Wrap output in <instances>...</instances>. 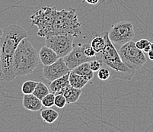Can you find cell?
I'll return each mask as SVG.
<instances>
[{
  "label": "cell",
  "instance_id": "cell-32",
  "mask_svg": "<svg viewBox=\"0 0 153 132\" xmlns=\"http://www.w3.org/2000/svg\"><path fill=\"white\" fill-rule=\"evenodd\" d=\"M151 51H153V43H151Z\"/></svg>",
  "mask_w": 153,
  "mask_h": 132
},
{
  "label": "cell",
  "instance_id": "cell-10",
  "mask_svg": "<svg viewBox=\"0 0 153 132\" xmlns=\"http://www.w3.org/2000/svg\"><path fill=\"white\" fill-rule=\"evenodd\" d=\"M62 58H63V60L66 64V66H68V68L70 70H72L73 69L77 67L78 66L81 65L82 63H85V62H89L90 60H92V58L87 57L82 52L80 44L75 46L73 49L66 56Z\"/></svg>",
  "mask_w": 153,
  "mask_h": 132
},
{
  "label": "cell",
  "instance_id": "cell-6",
  "mask_svg": "<svg viewBox=\"0 0 153 132\" xmlns=\"http://www.w3.org/2000/svg\"><path fill=\"white\" fill-rule=\"evenodd\" d=\"M118 53L123 63L128 67L136 71L146 63V57L144 52L136 48V44L133 41L121 46L118 50Z\"/></svg>",
  "mask_w": 153,
  "mask_h": 132
},
{
  "label": "cell",
  "instance_id": "cell-29",
  "mask_svg": "<svg viewBox=\"0 0 153 132\" xmlns=\"http://www.w3.org/2000/svg\"><path fill=\"white\" fill-rule=\"evenodd\" d=\"M150 51H151V44H149V45H147L146 47V48H145L143 50V52H144V53H146V54H147V53L149 52Z\"/></svg>",
  "mask_w": 153,
  "mask_h": 132
},
{
  "label": "cell",
  "instance_id": "cell-31",
  "mask_svg": "<svg viewBox=\"0 0 153 132\" xmlns=\"http://www.w3.org/2000/svg\"><path fill=\"white\" fill-rule=\"evenodd\" d=\"M2 34H3V30L0 28V37H1V36L2 35Z\"/></svg>",
  "mask_w": 153,
  "mask_h": 132
},
{
  "label": "cell",
  "instance_id": "cell-13",
  "mask_svg": "<svg viewBox=\"0 0 153 132\" xmlns=\"http://www.w3.org/2000/svg\"><path fill=\"white\" fill-rule=\"evenodd\" d=\"M58 94H62L65 96L67 104H72L76 102L80 98L82 89L74 88L70 84L62 89Z\"/></svg>",
  "mask_w": 153,
  "mask_h": 132
},
{
  "label": "cell",
  "instance_id": "cell-23",
  "mask_svg": "<svg viewBox=\"0 0 153 132\" xmlns=\"http://www.w3.org/2000/svg\"><path fill=\"white\" fill-rule=\"evenodd\" d=\"M67 104L65 96L62 94H56L55 95V98H54V105L59 108H62L66 106Z\"/></svg>",
  "mask_w": 153,
  "mask_h": 132
},
{
  "label": "cell",
  "instance_id": "cell-1",
  "mask_svg": "<svg viewBox=\"0 0 153 132\" xmlns=\"http://www.w3.org/2000/svg\"><path fill=\"white\" fill-rule=\"evenodd\" d=\"M28 33L25 29L18 25H12L5 28L2 35L1 60H2V80L12 81L15 76L13 71V57L19 43Z\"/></svg>",
  "mask_w": 153,
  "mask_h": 132
},
{
  "label": "cell",
  "instance_id": "cell-22",
  "mask_svg": "<svg viewBox=\"0 0 153 132\" xmlns=\"http://www.w3.org/2000/svg\"><path fill=\"white\" fill-rule=\"evenodd\" d=\"M81 49L82 51V52L85 54L87 57H94L96 55V52L94 51V50L93 49V48L91 47V44H84L81 45Z\"/></svg>",
  "mask_w": 153,
  "mask_h": 132
},
{
  "label": "cell",
  "instance_id": "cell-4",
  "mask_svg": "<svg viewBox=\"0 0 153 132\" xmlns=\"http://www.w3.org/2000/svg\"><path fill=\"white\" fill-rule=\"evenodd\" d=\"M82 24L75 9L57 10L53 25L52 34H68L74 37L82 34Z\"/></svg>",
  "mask_w": 153,
  "mask_h": 132
},
{
  "label": "cell",
  "instance_id": "cell-11",
  "mask_svg": "<svg viewBox=\"0 0 153 132\" xmlns=\"http://www.w3.org/2000/svg\"><path fill=\"white\" fill-rule=\"evenodd\" d=\"M22 105L25 109L32 112L41 110L43 107L41 100L33 94H24L22 98Z\"/></svg>",
  "mask_w": 153,
  "mask_h": 132
},
{
  "label": "cell",
  "instance_id": "cell-3",
  "mask_svg": "<svg viewBox=\"0 0 153 132\" xmlns=\"http://www.w3.org/2000/svg\"><path fill=\"white\" fill-rule=\"evenodd\" d=\"M41 63L39 54L27 37L18 46L13 57V71L15 77L30 74Z\"/></svg>",
  "mask_w": 153,
  "mask_h": 132
},
{
  "label": "cell",
  "instance_id": "cell-12",
  "mask_svg": "<svg viewBox=\"0 0 153 132\" xmlns=\"http://www.w3.org/2000/svg\"><path fill=\"white\" fill-rule=\"evenodd\" d=\"M38 54L41 63L44 66L52 64V63H55L56 61L59 58L56 53L53 51L51 48H48L47 46L42 47Z\"/></svg>",
  "mask_w": 153,
  "mask_h": 132
},
{
  "label": "cell",
  "instance_id": "cell-2",
  "mask_svg": "<svg viewBox=\"0 0 153 132\" xmlns=\"http://www.w3.org/2000/svg\"><path fill=\"white\" fill-rule=\"evenodd\" d=\"M103 37L105 39L106 45L102 51L96 53L94 57L101 60L103 66L109 69L113 77L124 80H130L134 76L136 70L128 67L120 57L117 49L111 43L108 37V32H104Z\"/></svg>",
  "mask_w": 153,
  "mask_h": 132
},
{
  "label": "cell",
  "instance_id": "cell-27",
  "mask_svg": "<svg viewBox=\"0 0 153 132\" xmlns=\"http://www.w3.org/2000/svg\"><path fill=\"white\" fill-rule=\"evenodd\" d=\"M1 44H2V36L0 37V80H2V60H1Z\"/></svg>",
  "mask_w": 153,
  "mask_h": 132
},
{
  "label": "cell",
  "instance_id": "cell-15",
  "mask_svg": "<svg viewBox=\"0 0 153 132\" xmlns=\"http://www.w3.org/2000/svg\"><path fill=\"white\" fill-rule=\"evenodd\" d=\"M69 84L74 88L82 89L87 85V83H88L89 80H88L82 76H80L71 70L69 75Z\"/></svg>",
  "mask_w": 153,
  "mask_h": 132
},
{
  "label": "cell",
  "instance_id": "cell-28",
  "mask_svg": "<svg viewBox=\"0 0 153 132\" xmlns=\"http://www.w3.org/2000/svg\"><path fill=\"white\" fill-rule=\"evenodd\" d=\"M85 2H87L88 4H91V5H96V4H98V2H99V0H84Z\"/></svg>",
  "mask_w": 153,
  "mask_h": 132
},
{
  "label": "cell",
  "instance_id": "cell-26",
  "mask_svg": "<svg viewBox=\"0 0 153 132\" xmlns=\"http://www.w3.org/2000/svg\"><path fill=\"white\" fill-rule=\"evenodd\" d=\"M135 44H136V48L143 51L147 45L151 44V42L147 39H140L136 41V42H135Z\"/></svg>",
  "mask_w": 153,
  "mask_h": 132
},
{
  "label": "cell",
  "instance_id": "cell-24",
  "mask_svg": "<svg viewBox=\"0 0 153 132\" xmlns=\"http://www.w3.org/2000/svg\"><path fill=\"white\" fill-rule=\"evenodd\" d=\"M110 76H111V73L108 68L102 66L98 71V77L99 78V80L105 81L110 78Z\"/></svg>",
  "mask_w": 153,
  "mask_h": 132
},
{
  "label": "cell",
  "instance_id": "cell-17",
  "mask_svg": "<svg viewBox=\"0 0 153 132\" xmlns=\"http://www.w3.org/2000/svg\"><path fill=\"white\" fill-rule=\"evenodd\" d=\"M41 116L43 120L48 124L55 122L59 118V113L52 108H46L41 111Z\"/></svg>",
  "mask_w": 153,
  "mask_h": 132
},
{
  "label": "cell",
  "instance_id": "cell-7",
  "mask_svg": "<svg viewBox=\"0 0 153 132\" xmlns=\"http://www.w3.org/2000/svg\"><path fill=\"white\" fill-rule=\"evenodd\" d=\"M108 37L115 48L117 50L130 41L135 37V31L132 22L122 21L117 22L111 27L108 32Z\"/></svg>",
  "mask_w": 153,
  "mask_h": 132
},
{
  "label": "cell",
  "instance_id": "cell-14",
  "mask_svg": "<svg viewBox=\"0 0 153 132\" xmlns=\"http://www.w3.org/2000/svg\"><path fill=\"white\" fill-rule=\"evenodd\" d=\"M69 73L61 76L59 78L56 79V80H53V81L51 82L49 84L50 92L53 93L54 95H56L62 89L67 87L68 85H69Z\"/></svg>",
  "mask_w": 153,
  "mask_h": 132
},
{
  "label": "cell",
  "instance_id": "cell-19",
  "mask_svg": "<svg viewBox=\"0 0 153 132\" xmlns=\"http://www.w3.org/2000/svg\"><path fill=\"white\" fill-rule=\"evenodd\" d=\"M91 45L96 53L101 52L104 49L106 45L105 39L103 36H97L91 40Z\"/></svg>",
  "mask_w": 153,
  "mask_h": 132
},
{
  "label": "cell",
  "instance_id": "cell-9",
  "mask_svg": "<svg viewBox=\"0 0 153 132\" xmlns=\"http://www.w3.org/2000/svg\"><path fill=\"white\" fill-rule=\"evenodd\" d=\"M70 71V69L64 62L63 58L59 57L55 63L47 66H44L43 75L44 78L51 83L61 76L67 74Z\"/></svg>",
  "mask_w": 153,
  "mask_h": 132
},
{
  "label": "cell",
  "instance_id": "cell-8",
  "mask_svg": "<svg viewBox=\"0 0 153 132\" xmlns=\"http://www.w3.org/2000/svg\"><path fill=\"white\" fill-rule=\"evenodd\" d=\"M73 36L68 34H55L45 37L46 46L56 53L59 57L66 56L74 48Z\"/></svg>",
  "mask_w": 153,
  "mask_h": 132
},
{
  "label": "cell",
  "instance_id": "cell-18",
  "mask_svg": "<svg viewBox=\"0 0 153 132\" xmlns=\"http://www.w3.org/2000/svg\"><path fill=\"white\" fill-rule=\"evenodd\" d=\"M49 88L44 84L42 82H37V86H36L35 89H34V92H33V95H35L36 97L39 98V99H42L45 95H47L48 93H50Z\"/></svg>",
  "mask_w": 153,
  "mask_h": 132
},
{
  "label": "cell",
  "instance_id": "cell-30",
  "mask_svg": "<svg viewBox=\"0 0 153 132\" xmlns=\"http://www.w3.org/2000/svg\"><path fill=\"white\" fill-rule=\"evenodd\" d=\"M148 54V57L151 60H153V51H150L149 52L147 53Z\"/></svg>",
  "mask_w": 153,
  "mask_h": 132
},
{
  "label": "cell",
  "instance_id": "cell-21",
  "mask_svg": "<svg viewBox=\"0 0 153 132\" xmlns=\"http://www.w3.org/2000/svg\"><path fill=\"white\" fill-rule=\"evenodd\" d=\"M54 98H55V95H54L53 93H48L47 95H45V96L41 99V102H42L43 106L46 107V108H51V107L53 106Z\"/></svg>",
  "mask_w": 153,
  "mask_h": 132
},
{
  "label": "cell",
  "instance_id": "cell-20",
  "mask_svg": "<svg viewBox=\"0 0 153 132\" xmlns=\"http://www.w3.org/2000/svg\"><path fill=\"white\" fill-rule=\"evenodd\" d=\"M37 82L33 81V80H27L22 85V92L23 94H32L37 86Z\"/></svg>",
  "mask_w": 153,
  "mask_h": 132
},
{
  "label": "cell",
  "instance_id": "cell-25",
  "mask_svg": "<svg viewBox=\"0 0 153 132\" xmlns=\"http://www.w3.org/2000/svg\"><path fill=\"white\" fill-rule=\"evenodd\" d=\"M89 65L93 72H98L103 66V63L101 60L96 58L95 60H91L89 61Z\"/></svg>",
  "mask_w": 153,
  "mask_h": 132
},
{
  "label": "cell",
  "instance_id": "cell-5",
  "mask_svg": "<svg viewBox=\"0 0 153 132\" xmlns=\"http://www.w3.org/2000/svg\"><path fill=\"white\" fill-rule=\"evenodd\" d=\"M57 9L56 7L44 6L30 17L32 26H37L38 28L37 35L46 37L52 34L53 25L55 20Z\"/></svg>",
  "mask_w": 153,
  "mask_h": 132
},
{
  "label": "cell",
  "instance_id": "cell-16",
  "mask_svg": "<svg viewBox=\"0 0 153 132\" xmlns=\"http://www.w3.org/2000/svg\"><path fill=\"white\" fill-rule=\"evenodd\" d=\"M72 71L80 75V76H82L83 77H85L89 81L92 80L93 77H94V72L91 70V67H90L89 62L82 63L81 65H79L77 67L72 69Z\"/></svg>",
  "mask_w": 153,
  "mask_h": 132
}]
</instances>
